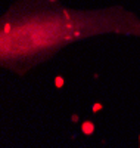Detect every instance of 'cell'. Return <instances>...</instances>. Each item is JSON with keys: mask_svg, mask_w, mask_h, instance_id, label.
I'll return each instance as SVG.
<instances>
[{"mask_svg": "<svg viewBox=\"0 0 140 148\" xmlns=\"http://www.w3.org/2000/svg\"><path fill=\"white\" fill-rule=\"evenodd\" d=\"M10 28H12L10 24H6V25H5V30H3V33H9V31H10Z\"/></svg>", "mask_w": 140, "mask_h": 148, "instance_id": "obj_4", "label": "cell"}, {"mask_svg": "<svg viewBox=\"0 0 140 148\" xmlns=\"http://www.w3.org/2000/svg\"><path fill=\"white\" fill-rule=\"evenodd\" d=\"M81 132L84 133V135H87V136H90V135H93L94 133V125L92 121H83L81 123Z\"/></svg>", "mask_w": 140, "mask_h": 148, "instance_id": "obj_1", "label": "cell"}, {"mask_svg": "<svg viewBox=\"0 0 140 148\" xmlns=\"http://www.w3.org/2000/svg\"><path fill=\"white\" fill-rule=\"evenodd\" d=\"M63 84H65V80H63V77L56 76V77H55V86H56V88H63Z\"/></svg>", "mask_w": 140, "mask_h": 148, "instance_id": "obj_2", "label": "cell"}, {"mask_svg": "<svg viewBox=\"0 0 140 148\" xmlns=\"http://www.w3.org/2000/svg\"><path fill=\"white\" fill-rule=\"evenodd\" d=\"M139 147H140V136H139Z\"/></svg>", "mask_w": 140, "mask_h": 148, "instance_id": "obj_6", "label": "cell"}, {"mask_svg": "<svg viewBox=\"0 0 140 148\" xmlns=\"http://www.w3.org/2000/svg\"><path fill=\"white\" fill-rule=\"evenodd\" d=\"M71 120H72L74 123H77V121H78V116H77V114H72V117H71Z\"/></svg>", "mask_w": 140, "mask_h": 148, "instance_id": "obj_5", "label": "cell"}, {"mask_svg": "<svg viewBox=\"0 0 140 148\" xmlns=\"http://www.w3.org/2000/svg\"><path fill=\"white\" fill-rule=\"evenodd\" d=\"M49 2H56V0H49Z\"/></svg>", "mask_w": 140, "mask_h": 148, "instance_id": "obj_7", "label": "cell"}, {"mask_svg": "<svg viewBox=\"0 0 140 148\" xmlns=\"http://www.w3.org/2000/svg\"><path fill=\"white\" fill-rule=\"evenodd\" d=\"M102 110H103V104H102V102H94L93 107H92L93 113H99V111H102Z\"/></svg>", "mask_w": 140, "mask_h": 148, "instance_id": "obj_3", "label": "cell"}]
</instances>
